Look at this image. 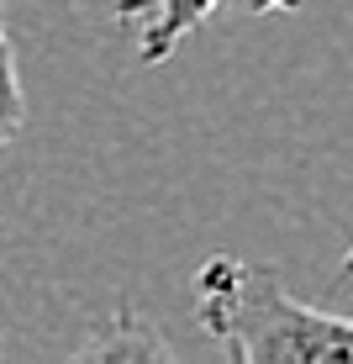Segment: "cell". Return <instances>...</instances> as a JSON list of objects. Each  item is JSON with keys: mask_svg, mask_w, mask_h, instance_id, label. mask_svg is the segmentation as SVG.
<instances>
[{"mask_svg": "<svg viewBox=\"0 0 353 364\" xmlns=\"http://www.w3.org/2000/svg\"><path fill=\"white\" fill-rule=\"evenodd\" d=\"M343 280H353V248H348V259H343Z\"/></svg>", "mask_w": 353, "mask_h": 364, "instance_id": "8992f818", "label": "cell"}, {"mask_svg": "<svg viewBox=\"0 0 353 364\" xmlns=\"http://www.w3.org/2000/svg\"><path fill=\"white\" fill-rule=\"evenodd\" d=\"M80 359H100V364H132V359H169V343L153 333L148 317L132 311H111L100 328L85 338Z\"/></svg>", "mask_w": 353, "mask_h": 364, "instance_id": "3957f363", "label": "cell"}, {"mask_svg": "<svg viewBox=\"0 0 353 364\" xmlns=\"http://www.w3.org/2000/svg\"><path fill=\"white\" fill-rule=\"evenodd\" d=\"M21 127H27V95H21L16 48H11V32H6V6H0V148L16 143Z\"/></svg>", "mask_w": 353, "mask_h": 364, "instance_id": "277c9868", "label": "cell"}, {"mask_svg": "<svg viewBox=\"0 0 353 364\" xmlns=\"http://www.w3.org/2000/svg\"><path fill=\"white\" fill-rule=\"evenodd\" d=\"M100 6H106L111 16H121V21H132V27H137V21L153 11V0H100Z\"/></svg>", "mask_w": 353, "mask_h": 364, "instance_id": "5b68a950", "label": "cell"}, {"mask_svg": "<svg viewBox=\"0 0 353 364\" xmlns=\"http://www.w3.org/2000/svg\"><path fill=\"white\" fill-rule=\"evenodd\" d=\"M195 317L232 364H353V317L295 301L269 264L206 259L195 274Z\"/></svg>", "mask_w": 353, "mask_h": 364, "instance_id": "6da1fadb", "label": "cell"}, {"mask_svg": "<svg viewBox=\"0 0 353 364\" xmlns=\"http://www.w3.org/2000/svg\"><path fill=\"white\" fill-rule=\"evenodd\" d=\"M217 6H227V0H153V11L137 21V64L158 69ZM248 6H259V11H300L306 0H248Z\"/></svg>", "mask_w": 353, "mask_h": 364, "instance_id": "7a4b0ae2", "label": "cell"}]
</instances>
